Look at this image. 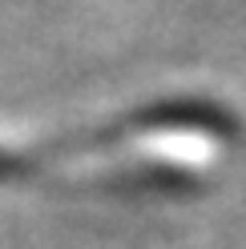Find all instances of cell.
<instances>
[{
	"instance_id": "cell-1",
	"label": "cell",
	"mask_w": 246,
	"mask_h": 249,
	"mask_svg": "<svg viewBox=\"0 0 246 249\" xmlns=\"http://www.w3.org/2000/svg\"><path fill=\"white\" fill-rule=\"evenodd\" d=\"M214 108L202 105H158L129 117H113L93 129H73L61 137H41V141H0V185H28V189H81V185H165V177H178L174 169L153 161L162 145L158 133H178L186 124L210 117Z\"/></svg>"
}]
</instances>
